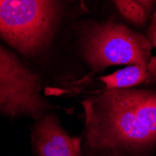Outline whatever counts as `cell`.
I'll use <instances>...</instances> for the list:
<instances>
[{
    "mask_svg": "<svg viewBox=\"0 0 156 156\" xmlns=\"http://www.w3.org/2000/svg\"><path fill=\"white\" fill-rule=\"evenodd\" d=\"M58 18V0H0V37L32 56L50 44Z\"/></svg>",
    "mask_w": 156,
    "mask_h": 156,
    "instance_id": "3957f363",
    "label": "cell"
},
{
    "mask_svg": "<svg viewBox=\"0 0 156 156\" xmlns=\"http://www.w3.org/2000/svg\"><path fill=\"white\" fill-rule=\"evenodd\" d=\"M122 16L138 27L146 26L156 9V0H113Z\"/></svg>",
    "mask_w": 156,
    "mask_h": 156,
    "instance_id": "52a82bcc",
    "label": "cell"
},
{
    "mask_svg": "<svg viewBox=\"0 0 156 156\" xmlns=\"http://www.w3.org/2000/svg\"><path fill=\"white\" fill-rule=\"evenodd\" d=\"M152 48L145 35L113 19L89 23L81 38L83 60L94 72L111 66L145 65Z\"/></svg>",
    "mask_w": 156,
    "mask_h": 156,
    "instance_id": "7a4b0ae2",
    "label": "cell"
},
{
    "mask_svg": "<svg viewBox=\"0 0 156 156\" xmlns=\"http://www.w3.org/2000/svg\"><path fill=\"white\" fill-rule=\"evenodd\" d=\"M147 38L151 41L152 47L156 49V22H151L149 24V27L146 30Z\"/></svg>",
    "mask_w": 156,
    "mask_h": 156,
    "instance_id": "ba28073f",
    "label": "cell"
},
{
    "mask_svg": "<svg viewBox=\"0 0 156 156\" xmlns=\"http://www.w3.org/2000/svg\"><path fill=\"white\" fill-rule=\"evenodd\" d=\"M41 90L38 74L0 45V115L39 119L49 108Z\"/></svg>",
    "mask_w": 156,
    "mask_h": 156,
    "instance_id": "277c9868",
    "label": "cell"
},
{
    "mask_svg": "<svg viewBox=\"0 0 156 156\" xmlns=\"http://www.w3.org/2000/svg\"><path fill=\"white\" fill-rule=\"evenodd\" d=\"M151 22H156V9H155V10L153 11V13H152V15H151Z\"/></svg>",
    "mask_w": 156,
    "mask_h": 156,
    "instance_id": "9c48e42d",
    "label": "cell"
},
{
    "mask_svg": "<svg viewBox=\"0 0 156 156\" xmlns=\"http://www.w3.org/2000/svg\"><path fill=\"white\" fill-rule=\"evenodd\" d=\"M81 137L70 136L53 114L37 119L32 133L33 146L38 156H81Z\"/></svg>",
    "mask_w": 156,
    "mask_h": 156,
    "instance_id": "5b68a950",
    "label": "cell"
},
{
    "mask_svg": "<svg viewBox=\"0 0 156 156\" xmlns=\"http://www.w3.org/2000/svg\"><path fill=\"white\" fill-rule=\"evenodd\" d=\"M88 153L120 156L156 144V91L120 88L82 101Z\"/></svg>",
    "mask_w": 156,
    "mask_h": 156,
    "instance_id": "6da1fadb",
    "label": "cell"
},
{
    "mask_svg": "<svg viewBox=\"0 0 156 156\" xmlns=\"http://www.w3.org/2000/svg\"><path fill=\"white\" fill-rule=\"evenodd\" d=\"M106 89L132 88L142 84H156V56L145 65H132L99 78Z\"/></svg>",
    "mask_w": 156,
    "mask_h": 156,
    "instance_id": "8992f818",
    "label": "cell"
}]
</instances>
